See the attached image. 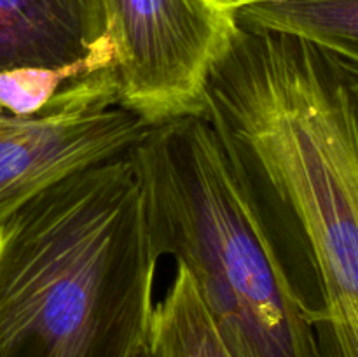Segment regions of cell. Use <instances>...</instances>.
I'll return each instance as SVG.
<instances>
[{"mask_svg": "<svg viewBox=\"0 0 358 357\" xmlns=\"http://www.w3.org/2000/svg\"><path fill=\"white\" fill-rule=\"evenodd\" d=\"M117 104L147 126L201 118L212 66L238 24L219 0H103Z\"/></svg>", "mask_w": 358, "mask_h": 357, "instance_id": "4", "label": "cell"}, {"mask_svg": "<svg viewBox=\"0 0 358 357\" xmlns=\"http://www.w3.org/2000/svg\"><path fill=\"white\" fill-rule=\"evenodd\" d=\"M201 118L320 357H358V63L238 27Z\"/></svg>", "mask_w": 358, "mask_h": 357, "instance_id": "1", "label": "cell"}, {"mask_svg": "<svg viewBox=\"0 0 358 357\" xmlns=\"http://www.w3.org/2000/svg\"><path fill=\"white\" fill-rule=\"evenodd\" d=\"M128 154L154 254L189 270L227 356L320 357L205 119L150 126Z\"/></svg>", "mask_w": 358, "mask_h": 357, "instance_id": "3", "label": "cell"}, {"mask_svg": "<svg viewBox=\"0 0 358 357\" xmlns=\"http://www.w3.org/2000/svg\"><path fill=\"white\" fill-rule=\"evenodd\" d=\"M240 28L294 35L358 63V0H292L236 9Z\"/></svg>", "mask_w": 358, "mask_h": 357, "instance_id": "7", "label": "cell"}, {"mask_svg": "<svg viewBox=\"0 0 358 357\" xmlns=\"http://www.w3.org/2000/svg\"><path fill=\"white\" fill-rule=\"evenodd\" d=\"M157 261L129 154L55 182L0 223V357H131Z\"/></svg>", "mask_w": 358, "mask_h": 357, "instance_id": "2", "label": "cell"}, {"mask_svg": "<svg viewBox=\"0 0 358 357\" xmlns=\"http://www.w3.org/2000/svg\"><path fill=\"white\" fill-rule=\"evenodd\" d=\"M149 128L117 104L115 69L79 79L38 114L0 108V223L55 182L128 154Z\"/></svg>", "mask_w": 358, "mask_h": 357, "instance_id": "5", "label": "cell"}, {"mask_svg": "<svg viewBox=\"0 0 358 357\" xmlns=\"http://www.w3.org/2000/svg\"><path fill=\"white\" fill-rule=\"evenodd\" d=\"M149 338L159 357H229L194 279L182 262L159 303L154 304Z\"/></svg>", "mask_w": 358, "mask_h": 357, "instance_id": "8", "label": "cell"}, {"mask_svg": "<svg viewBox=\"0 0 358 357\" xmlns=\"http://www.w3.org/2000/svg\"><path fill=\"white\" fill-rule=\"evenodd\" d=\"M224 7L234 13L236 9L247 6H257V4H276V2H292V0H219Z\"/></svg>", "mask_w": 358, "mask_h": 357, "instance_id": "10", "label": "cell"}, {"mask_svg": "<svg viewBox=\"0 0 358 357\" xmlns=\"http://www.w3.org/2000/svg\"><path fill=\"white\" fill-rule=\"evenodd\" d=\"M115 69L114 55H96L58 69H16L0 72V108L14 115H34L79 79Z\"/></svg>", "mask_w": 358, "mask_h": 357, "instance_id": "9", "label": "cell"}, {"mask_svg": "<svg viewBox=\"0 0 358 357\" xmlns=\"http://www.w3.org/2000/svg\"><path fill=\"white\" fill-rule=\"evenodd\" d=\"M114 55L103 0H0V72Z\"/></svg>", "mask_w": 358, "mask_h": 357, "instance_id": "6", "label": "cell"}, {"mask_svg": "<svg viewBox=\"0 0 358 357\" xmlns=\"http://www.w3.org/2000/svg\"><path fill=\"white\" fill-rule=\"evenodd\" d=\"M131 357H159V352H157L156 346H154V343L150 342V338L147 336L145 342L138 346V350H136Z\"/></svg>", "mask_w": 358, "mask_h": 357, "instance_id": "11", "label": "cell"}]
</instances>
